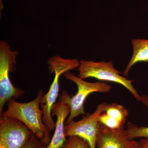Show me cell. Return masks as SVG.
Masks as SVG:
<instances>
[{
  "label": "cell",
  "instance_id": "obj_1",
  "mask_svg": "<svg viewBox=\"0 0 148 148\" xmlns=\"http://www.w3.org/2000/svg\"><path fill=\"white\" fill-rule=\"evenodd\" d=\"M44 95L40 89L33 101L26 103L10 100L7 103V109L1 116L13 117L27 125L34 134L45 145L47 146L51 140L49 132L43 121V111L40 108L42 98Z\"/></svg>",
  "mask_w": 148,
  "mask_h": 148
},
{
  "label": "cell",
  "instance_id": "obj_2",
  "mask_svg": "<svg viewBox=\"0 0 148 148\" xmlns=\"http://www.w3.org/2000/svg\"><path fill=\"white\" fill-rule=\"evenodd\" d=\"M49 71L55 74L53 82L47 93L43 95L40 102L43 111V121L49 132L55 129L56 123L51 115L52 107L58 98L59 90V77L71 70L78 68L79 61L76 59H65L59 56H54L47 61Z\"/></svg>",
  "mask_w": 148,
  "mask_h": 148
},
{
  "label": "cell",
  "instance_id": "obj_3",
  "mask_svg": "<svg viewBox=\"0 0 148 148\" xmlns=\"http://www.w3.org/2000/svg\"><path fill=\"white\" fill-rule=\"evenodd\" d=\"M67 80L75 82L77 86V91L74 95H70L66 90H63L60 100L70 106L71 112L66 122L67 124L80 115L86 114L84 110V102L90 93L95 92L107 93L112 88V86L105 82H88L71 72L64 74Z\"/></svg>",
  "mask_w": 148,
  "mask_h": 148
},
{
  "label": "cell",
  "instance_id": "obj_4",
  "mask_svg": "<svg viewBox=\"0 0 148 148\" xmlns=\"http://www.w3.org/2000/svg\"><path fill=\"white\" fill-rule=\"evenodd\" d=\"M17 51H12L9 44L5 41L0 42V116L4 107L10 100H16L23 96L25 91L14 87L10 81V72L16 70Z\"/></svg>",
  "mask_w": 148,
  "mask_h": 148
},
{
  "label": "cell",
  "instance_id": "obj_5",
  "mask_svg": "<svg viewBox=\"0 0 148 148\" xmlns=\"http://www.w3.org/2000/svg\"><path fill=\"white\" fill-rule=\"evenodd\" d=\"M78 76L84 79L89 77L94 78L101 81L110 82L121 84L127 88L137 101H140L141 95L134 87L132 83L134 80L121 75L122 73L114 68L112 61L96 62L82 60L79 61Z\"/></svg>",
  "mask_w": 148,
  "mask_h": 148
},
{
  "label": "cell",
  "instance_id": "obj_6",
  "mask_svg": "<svg viewBox=\"0 0 148 148\" xmlns=\"http://www.w3.org/2000/svg\"><path fill=\"white\" fill-rule=\"evenodd\" d=\"M108 104H100L94 112L86 114L79 121H72L65 124V134L66 138L77 136L83 138L89 144L90 148H96L98 130V118L105 112Z\"/></svg>",
  "mask_w": 148,
  "mask_h": 148
},
{
  "label": "cell",
  "instance_id": "obj_7",
  "mask_svg": "<svg viewBox=\"0 0 148 148\" xmlns=\"http://www.w3.org/2000/svg\"><path fill=\"white\" fill-rule=\"evenodd\" d=\"M33 132L18 120L0 116V148H21Z\"/></svg>",
  "mask_w": 148,
  "mask_h": 148
},
{
  "label": "cell",
  "instance_id": "obj_8",
  "mask_svg": "<svg viewBox=\"0 0 148 148\" xmlns=\"http://www.w3.org/2000/svg\"><path fill=\"white\" fill-rule=\"evenodd\" d=\"M96 147L98 148H140V143L131 140L125 130H113L98 123Z\"/></svg>",
  "mask_w": 148,
  "mask_h": 148
},
{
  "label": "cell",
  "instance_id": "obj_9",
  "mask_svg": "<svg viewBox=\"0 0 148 148\" xmlns=\"http://www.w3.org/2000/svg\"><path fill=\"white\" fill-rule=\"evenodd\" d=\"M70 106L61 100L56 103L51 110L52 116H56L55 130L50 143L45 148H62L67 141L65 134V119L70 114Z\"/></svg>",
  "mask_w": 148,
  "mask_h": 148
},
{
  "label": "cell",
  "instance_id": "obj_10",
  "mask_svg": "<svg viewBox=\"0 0 148 148\" xmlns=\"http://www.w3.org/2000/svg\"><path fill=\"white\" fill-rule=\"evenodd\" d=\"M133 47L132 58L127 64L123 75L127 76L131 68L139 62H148V40L135 39L131 40Z\"/></svg>",
  "mask_w": 148,
  "mask_h": 148
},
{
  "label": "cell",
  "instance_id": "obj_11",
  "mask_svg": "<svg viewBox=\"0 0 148 148\" xmlns=\"http://www.w3.org/2000/svg\"><path fill=\"white\" fill-rule=\"evenodd\" d=\"M148 109V95H141L140 101ZM127 136L131 140L135 138H142L148 139V127H139L131 122L127 124V128L125 130Z\"/></svg>",
  "mask_w": 148,
  "mask_h": 148
},
{
  "label": "cell",
  "instance_id": "obj_12",
  "mask_svg": "<svg viewBox=\"0 0 148 148\" xmlns=\"http://www.w3.org/2000/svg\"><path fill=\"white\" fill-rule=\"evenodd\" d=\"M104 112L111 118L116 120L124 125L128 116L127 109L116 103L108 104Z\"/></svg>",
  "mask_w": 148,
  "mask_h": 148
},
{
  "label": "cell",
  "instance_id": "obj_13",
  "mask_svg": "<svg viewBox=\"0 0 148 148\" xmlns=\"http://www.w3.org/2000/svg\"><path fill=\"white\" fill-rule=\"evenodd\" d=\"M98 121L104 126L110 129L121 130L124 129V125L116 120L111 118L103 112L98 118Z\"/></svg>",
  "mask_w": 148,
  "mask_h": 148
},
{
  "label": "cell",
  "instance_id": "obj_14",
  "mask_svg": "<svg viewBox=\"0 0 148 148\" xmlns=\"http://www.w3.org/2000/svg\"><path fill=\"white\" fill-rule=\"evenodd\" d=\"M68 138L62 148H91L89 144L80 137L74 136Z\"/></svg>",
  "mask_w": 148,
  "mask_h": 148
},
{
  "label": "cell",
  "instance_id": "obj_15",
  "mask_svg": "<svg viewBox=\"0 0 148 148\" xmlns=\"http://www.w3.org/2000/svg\"><path fill=\"white\" fill-rule=\"evenodd\" d=\"M46 147L33 133L21 148H45Z\"/></svg>",
  "mask_w": 148,
  "mask_h": 148
},
{
  "label": "cell",
  "instance_id": "obj_16",
  "mask_svg": "<svg viewBox=\"0 0 148 148\" xmlns=\"http://www.w3.org/2000/svg\"><path fill=\"white\" fill-rule=\"evenodd\" d=\"M140 148H148V139L144 138L140 141Z\"/></svg>",
  "mask_w": 148,
  "mask_h": 148
},
{
  "label": "cell",
  "instance_id": "obj_17",
  "mask_svg": "<svg viewBox=\"0 0 148 148\" xmlns=\"http://www.w3.org/2000/svg\"><path fill=\"white\" fill-rule=\"evenodd\" d=\"M2 0H0V8H1V10H3V3H2Z\"/></svg>",
  "mask_w": 148,
  "mask_h": 148
}]
</instances>
